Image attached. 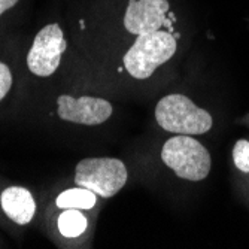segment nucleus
<instances>
[{
    "mask_svg": "<svg viewBox=\"0 0 249 249\" xmlns=\"http://www.w3.org/2000/svg\"><path fill=\"white\" fill-rule=\"evenodd\" d=\"M178 48L176 37L170 32H149L139 35L124 55V67L136 79H148Z\"/></svg>",
    "mask_w": 249,
    "mask_h": 249,
    "instance_id": "1",
    "label": "nucleus"
},
{
    "mask_svg": "<svg viewBox=\"0 0 249 249\" xmlns=\"http://www.w3.org/2000/svg\"><path fill=\"white\" fill-rule=\"evenodd\" d=\"M157 123L163 130L176 134H205L211 130L213 120L208 110L193 103L184 94H169L157 103Z\"/></svg>",
    "mask_w": 249,
    "mask_h": 249,
    "instance_id": "2",
    "label": "nucleus"
},
{
    "mask_svg": "<svg viewBox=\"0 0 249 249\" xmlns=\"http://www.w3.org/2000/svg\"><path fill=\"white\" fill-rule=\"evenodd\" d=\"M161 160L179 178L193 182L206 179L212 166L209 151L188 134H178L166 141Z\"/></svg>",
    "mask_w": 249,
    "mask_h": 249,
    "instance_id": "3",
    "label": "nucleus"
},
{
    "mask_svg": "<svg viewBox=\"0 0 249 249\" xmlns=\"http://www.w3.org/2000/svg\"><path fill=\"white\" fill-rule=\"evenodd\" d=\"M125 164L118 158H84L76 164L75 184L105 198L114 197L127 182Z\"/></svg>",
    "mask_w": 249,
    "mask_h": 249,
    "instance_id": "4",
    "label": "nucleus"
},
{
    "mask_svg": "<svg viewBox=\"0 0 249 249\" xmlns=\"http://www.w3.org/2000/svg\"><path fill=\"white\" fill-rule=\"evenodd\" d=\"M66 48L67 42L57 22L45 26L36 35L27 54L29 71L36 76H51L58 69L61 54L66 51Z\"/></svg>",
    "mask_w": 249,
    "mask_h": 249,
    "instance_id": "5",
    "label": "nucleus"
},
{
    "mask_svg": "<svg viewBox=\"0 0 249 249\" xmlns=\"http://www.w3.org/2000/svg\"><path fill=\"white\" fill-rule=\"evenodd\" d=\"M57 105L58 117L61 120L82 125H99L112 115V105L99 97L82 96L73 99L63 94L58 97Z\"/></svg>",
    "mask_w": 249,
    "mask_h": 249,
    "instance_id": "6",
    "label": "nucleus"
},
{
    "mask_svg": "<svg viewBox=\"0 0 249 249\" xmlns=\"http://www.w3.org/2000/svg\"><path fill=\"white\" fill-rule=\"evenodd\" d=\"M169 14L167 0H128L124 15V27L133 35L160 30Z\"/></svg>",
    "mask_w": 249,
    "mask_h": 249,
    "instance_id": "7",
    "label": "nucleus"
},
{
    "mask_svg": "<svg viewBox=\"0 0 249 249\" xmlns=\"http://www.w3.org/2000/svg\"><path fill=\"white\" fill-rule=\"evenodd\" d=\"M0 205L9 219L19 225L29 224L36 213V201L32 193L22 187H9L0 196Z\"/></svg>",
    "mask_w": 249,
    "mask_h": 249,
    "instance_id": "8",
    "label": "nucleus"
},
{
    "mask_svg": "<svg viewBox=\"0 0 249 249\" xmlns=\"http://www.w3.org/2000/svg\"><path fill=\"white\" fill-rule=\"evenodd\" d=\"M96 193L91 190L78 187V188H71L66 190L61 194H58L55 203L60 209H79V211H87L91 209L96 205Z\"/></svg>",
    "mask_w": 249,
    "mask_h": 249,
    "instance_id": "9",
    "label": "nucleus"
},
{
    "mask_svg": "<svg viewBox=\"0 0 249 249\" xmlns=\"http://www.w3.org/2000/svg\"><path fill=\"white\" fill-rule=\"evenodd\" d=\"M57 224L64 237H78L87 230V218L79 209H64L58 216Z\"/></svg>",
    "mask_w": 249,
    "mask_h": 249,
    "instance_id": "10",
    "label": "nucleus"
},
{
    "mask_svg": "<svg viewBox=\"0 0 249 249\" xmlns=\"http://www.w3.org/2000/svg\"><path fill=\"white\" fill-rule=\"evenodd\" d=\"M233 160L236 167L243 172L249 173V142L248 141H237L233 148Z\"/></svg>",
    "mask_w": 249,
    "mask_h": 249,
    "instance_id": "11",
    "label": "nucleus"
},
{
    "mask_svg": "<svg viewBox=\"0 0 249 249\" xmlns=\"http://www.w3.org/2000/svg\"><path fill=\"white\" fill-rule=\"evenodd\" d=\"M12 87V75L9 67L0 61V102H2Z\"/></svg>",
    "mask_w": 249,
    "mask_h": 249,
    "instance_id": "12",
    "label": "nucleus"
},
{
    "mask_svg": "<svg viewBox=\"0 0 249 249\" xmlns=\"http://www.w3.org/2000/svg\"><path fill=\"white\" fill-rule=\"evenodd\" d=\"M18 3V0H0V15L6 12L8 9L14 8Z\"/></svg>",
    "mask_w": 249,
    "mask_h": 249,
    "instance_id": "13",
    "label": "nucleus"
}]
</instances>
